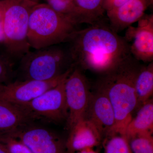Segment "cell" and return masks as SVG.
Segmentation results:
<instances>
[{
  "mask_svg": "<svg viewBox=\"0 0 153 153\" xmlns=\"http://www.w3.org/2000/svg\"><path fill=\"white\" fill-rule=\"evenodd\" d=\"M1 84V83H0V84Z\"/></svg>",
  "mask_w": 153,
  "mask_h": 153,
  "instance_id": "cell-28",
  "label": "cell"
},
{
  "mask_svg": "<svg viewBox=\"0 0 153 153\" xmlns=\"http://www.w3.org/2000/svg\"><path fill=\"white\" fill-rule=\"evenodd\" d=\"M30 1H32L34 2L38 3L39 0H30Z\"/></svg>",
  "mask_w": 153,
  "mask_h": 153,
  "instance_id": "cell-27",
  "label": "cell"
},
{
  "mask_svg": "<svg viewBox=\"0 0 153 153\" xmlns=\"http://www.w3.org/2000/svg\"><path fill=\"white\" fill-rule=\"evenodd\" d=\"M67 76L56 86L22 106L35 118L38 117H44L55 122L67 120L68 109L65 98L64 84Z\"/></svg>",
  "mask_w": 153,
  "mask_h": 153,
  "instance_id": "cell-9",
  "label": "cell"
},
{
  "mask_svg": "<svg viewBox=\"0 0 153 153\" xmlns=\"http://www.w3.org/2000/svg\"><path fill=\"white\" fill-rule=\"evenodd\" d=\"M15 62L3 51H0V83L7 84L11 82L15 75L13 70Z\"/></svg>",
  "mask_w": 153,
  "mask_h": 153,
  "instance_id": "cell-20",
  "label": "cell"
},
{
  "mask_svg": "<svg viewBox=\"0 0 153 153\" xmlns=\"http://www.w3.org/2000/svg\"><path fill=\"white\" fill-rule=\"evenodd\" d=\"M61 44L30 51L19 60L17 80H48L74 67L68 49Z\"/></svg>",
  "mask_w": 153,
  "mask_h": 153,
  "instance_id": "cell-4",
  "label": "cell"
},
{
  "mask_svg": "<svg viewBox=\"0 0 153 153\" xmlns=\"http://www.w3.org/2000/svg\"><path fill=\"white\" fill-rule=\"evenodd\" d=\"M103 138L91 122L83 118L71 130L66 141L68 153H74L88 148H93L101 143Z\"/></svg>",
  "mask_w": 153,
  "mask_h": 153,
  "instance_id": "cell-14",
  "label": "cell"
},
{
  "mask_svg": "<svg viewBox=\"0 0 153 153\" xmlns=\"http://www.w3.org/2000/svg\"><path fill=\"white\" fill-rule=\"evenodd\" d=\"M152 0H129L117 8L106 12L109 26L116 33L131 26L145 15Z\"/></svg>",
  "mask_w": 153,
  "mask_h": 153,
  "instance_id": "cell-12",
  "label": "cell"
},
{
  "mask_svg": "<svg viewBox=\"0 0 153 153\" xmlns=\"http://www.w3.org/2000/svg\"><path fill=\"white\" fill-rule=\"evenodd\" d=\"M0 140H16L31 153H68L66 141L51 130L31 123Z\"/></svg>",
  "mask_w": 153,
  "mask_h": 153,
  "instance_id": "cell-6",
  "label": "cell"
},
{
  "mask_svg": "<svg viewBox=\"0 0 153 153\" xmlns=\"http://www.w3.org/2000/svg\"><path fill=\"white\" fill-rule=\"evenodd\" d=\"M7 2L8 0H0V21L2 19L4 11Z\"/></svg>",
  "mask_w": 153,
  "mask_h": 153,
  "instance_id": "cell-23",
  "label": "cell"
},
{
  "mask_svg": "<svg viewBox=\"0 0 153 153\" xmlns=\"http://www.w3.org/2000/svg\"><path fill=\"white\" fill-rule=\"evenodd\" d=\"M128 1L129 0H103V8L106 13L122 6Z\"/></svg>",
  "mask_w": 153,
  "mask_h": 153,
  "instance_id": "cell-22",
  "label": "cell"
},
{
  "mask_svg": "<svg viewBox=\"0 0 153 153\" xmlns=\"http://www.w3.org/2000/svg\"><path fill=\"white\" fill-rule=\"evenodd\" d=\"M72 17L77 25H92L102 21L105 11L103 0H71Z\"/></svg>",
  "mask_w": 153,
  "mask_h": 153,
  "instance_id": "cell-15",
  "label": "cell"
},
{
  "mask_svg": "<svg viewBox=\"0 0 153 153\" xmlns=\"http://www.w3.org/2000/svg\"><path fill=\"white\" fill-rule=\"evenodd\" d=\"M4 41V30H3L2 22V20H1L0 21V43H1L2 44Z\"/></svg>",
  "mask_w": 153,
  "mask_h": 153,
  "instance_id": "cell-25",
  "label": "cell"
},
{
  "mask_svg": "<svg viewBox=\"0 0 153 153\" xmlns=\"http://www.w3.org/2000/svg\"><path fill=\"white\" fill-rule=\"evenodd\" d=\"M135 88L138 102V109L150 99L153 93V61L147 66L142 65L137 74Z\"/></svg>",
  "mask_w": 153,
  "mask_h": 153,
  "instance_id": "cell-17",
  "label": "cell"
},
{
  "mask_svg": "<svg viewBox=\"0 0 153 153\" xmlns=\"http://www.w3.org/2000/svg\"><path fill=\"white\" fill-rule=\"evenodd\" d=\"M74 67L100 75L131 56L129 44L102 21L75 31L68 43Z\"/></svg>",
  "mask_w": 153,
  "mask_h": 153,
  "instance_id": "cell-1",
  "label": "cell"
},
{
  "mask_svg": "<svg viewBox=\"0 0 153 153\" xmlns=\"http://www.w3.org/2000/svg\"><path fill=\"white\" fill-rule=\"evenodd\" d=\"M152 133L137 134L128 138L132 153H153Z\"/></svg>",
  "mask_w": 153,
  "mask_h": 153,
  "instance_id": "cell-18",
  "label": "cell"
},
{
  "mask_svg": "<svg viewBox=\"0 0 153 153\" xmlns=\"http://www.w3.org/2000/svg\"><path fill=\"white\" fill-rule=\"evenodd\" d=\"M134 117L132 118L126 129L127 138L143 133L153 132V99L148 100L139 108Z\"/></svg>",
  "mask_w": 153,
  "mask_h": 153,
  "instance_id": "cell-16",
  "label": "cell"
},
{
  "mask_svg": "<svg viewBox=\"0 0 153 153\" xmlns=\"http://www.w3.org/2000/svg\"><path fill=\"white\" fill-rule=\"evenodd\" d=\"M82 70L74 67L64 84L68 113L66 120L70 131L84 118L91 94L87 79Z\"/></svg>",
  "mask_w": 153,
  "mask_h": 153,
  "instance_id": "cell-7",
  "label": "cell"
},
{
  "mask_svg": "<svg viewBox=\"0 0 153 153\" xmlns=\"http://www.w3.org/2000/svg\"><path fill=\"white\" fill-rule=\"evenodd\" d=\"M0 153H12L5 144L0 141Z\"/></svg>",
  "mask_w": 153,
  "mask_h": 153,
  "instance_id": "cell-24",
  "label": "cell"
},
{
  "mask_svg": "<svg viewBox=\"0 0 153 153\" xmlns=\"http://www.w3.org/2000/svg\"><path fill=\"white\" fill-rule=\"evenodd\" d=\"M104 140V153H132L126 135L116 134Z\"/></svg>",
  "mask_w": 153,
  "mask_h": 153,
  "instance_id": "cell-19",
  "label": "cell"
},
{
  "mask_svg": "<svg viewBox=\"0 0 153 153\" xmlns=\"http://www.w3.org/2000/svg\"><path fill=\"white\" fill-rule=\"evenodd\" d=\"M84 118L90 121L96 126L103 140L114 134V111L109 99L101 91L96 88L95 92L91 94Z\"/></svg>",
  "mask_w": 153,
  "mask_h": 153,
  "instance_id": "cell-11",
  "label": "cell"
},
{
  "mask_svg": "<svg viewBox=\"0 0 153 153\" xmlns=\"http://www.w3.org/2000/svg\"><path fill=\"white\" fill-rule=\"evenodd\" d=\"M78 25L48 4H36L30 12L28 40L35 49L68 43Z\"/></svg>",
  "mask_w": 153,
  "mask_h": 153,
  "instance_id": "cell-3",
  "label": "cell"
},
{
  "mask_svg": "<svg viewBox=\"0 0 153 153\" xmlns=\"http://www.w3.org/2000/svg\"><path fill=\"white\" fill-rule=\"evenodd\" d=\"M48 80H16L0 84V101L23 105L29 103L45 91L56 86L68 76L73 69Z\"/></svg>",
  "mask_w": 153,
  "mask_h": 153,
  "instance_id": "cell-8",
  "label": "cell"
},
{
  "mask_svg": "<svg viewBox=\"0 0 153 153\" xmlns=\"http://www.w3.org/2000/svg\"><path fill=\"white\" fill-rule=\"evenodd\" d=\"M76 153H99L97 152L94 150L93 148H88V149H85L82 150L78 151Z\"/></svg>",
  "mask_w": 153,
  "mask_h": 153,
  "instance_id": "cell-26",
  "label": "cell"
},
{
  "mask_svg": "<svg viewBox=\"0 0 153 153\" xmlns=\"http://www.w3.org/2000/svg\"><path fill=\"white\" fill-rule=\"evenodd\" d=\"M37 4L30 0H8L1 20L3 50L14 62L30 51L28 40L29 17Z\"/></svg>",
  "mask_w": 153,
  "mask_h": 153,
  "instance_id": "cell-5",
  "label": "cell"
},
{
  "mask_svg": "<svg viewBox=\"0 0 153 153\" xmlns=\"http://www.w3.org/2000/svg\"><path fill=\"white\" fill-rule=\"evenodd\" d=\"M137 22V27L127 28L124 38L135 59L149 63L153 60V14H145Z\"/></svg>",
  "mask_w": 153,
  "mask_h": 153,
  "instance_id": "cell-10",
  "label": "cell"
},
{
  "mask_svg": "<svg viewBox=\"0 0 153 153\" xmlns=\"http://www.w3.org/2000/svg\"><path fill=\"white\" fill-rule=\"evenodd\" d=\"M48 4L52 8L60 13L70 17L74 20L72 17L73 10L71 0H48Z\"/></svg>",
  "mask_w": 153,
  "mask_h": 153,
  "instance_id": "cell-21",
  "label": "cell"
},
{
  "mask_svg": "<svg viewBox=\"0 0 153 153\" xmlns=\"http://www.w3.org/2000/svg\"><path fill=\"white\" fill-rule=\"evenodd\" d=\"M141 66L131 55L112 70L100 75L97 83L96 88L106 94L113 108L114 134L125 135L133 112L137 109L135 82Z\"/></svg>",
  "mask_w": 153,
  "mask_h": 153,
  "instance_id": "cell-2",
  "label": "cell"
},
{
  "mask_svg": "<svg viewBox=\"0 0 153 153\" xmlns=\"http://www.w3.org/2000/svg\"><path fill=\"white\" fill-rule=\"evenodd\" d=\"M35 117L22 105L0 101V139L28 124Z\"/></svg>",
  "mask_w": 153,
  "mask_h": 153,
  "instance_id": "cell-13",
  "label": "cell"
}]
</instances>
